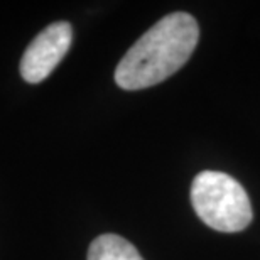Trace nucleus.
Here are the masks:
<instances>
[{"label":"nucleus","mask_w":260,"mask_h":260,"mask_svg":"<svg viewBox=\"0 0 260 260\" xmlns=\"http://www.w3.org/2000/svg\"><path fill=\"white\" fill-rule=\"evenodd\" d=\"M198 39L200 27L193 15H166L125 53L115 70V83L130 91L159 85L186 64Z\"/></svg>","instance_id":"f257e3e1"},{"label":"nucleus","mask_w":260,"mask_h":260,"mask_svg":"<svg viewBox=\"0 0 260 260\" xmlns=\"http://www.w3.org/2000/svg\"><path fill=\"white\" fill-rule=\"evenodd\" d=\"M191 203L203 223L223 233L245 230L253 216L247 191L220 171H203L196 176L191 184Z\"/></svg>","instance_id":"f03ea898"},{"label":"nucleus","mask_w":260,"mask_h":260,"mask_svg":"<svg viewBox=\"0 0 260 260\" xmlns=\"http://www.w3.org/2000/svg\"><path fill=\"white\" fill-rule=\"evenodd\" d=\"M73 41L71 25L61 20L48 25L24 51L20 75L27 83H41L61 63Z\"/></svg>","instance_id":"7ed1b4c3"},{"label":"nucleus","mask_w":260,"mask_h":260,"mask_svg":"<svg viewBox=\"0 0 260 260\" xmlns=\"http://www.w3.org/2000/svg\"><path fill=\"white\" fill-rule=\"evenodd\" d=\"M86 260H144L139 250L125 238L105 233L96 237L88 248Z\"/></svg>","instance_id":"20e7f679"}]
</instances>
